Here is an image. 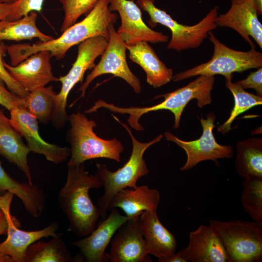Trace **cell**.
<instances>
[{"mask_svg":"<svg viewBox=\"0 0 262 262\" xmlns=\"http://www.w3.org/2000/svg\"><path fill=\"white\" fill-rule=\"evenodd\" d=\"M185 251L189 262H229L221 239L210 225H200L190 233Z\"/></svg>","mask_w":262,"mask_h":262,"instance_id":"19","label":"cell"},{"mask_svg":"<svg viewBox=\"0 0 262 262\" xmlns=\"http://www.w3.org/2000/svg\"><path fill=\"white\" fill-rule=\"evenodd\" d=\"M0 105L10 111L17 107H23L24 100L12 92L0 77Z\"/></svg>","mask_w":262,"mask_h":262,"instance_id":"35","label":"cell"},{"mask_svg":"<svg viewBox=\"0 0 262 262\" xmlns=\"http://www.w3.org/2000/svg\"><path fill=\"white\" fill-rule=\"evenodd\" d=\"M0 262H14L9 256L0 252Z\"/></svg>","mask_w":262,"mask_h":262,"instance_id":"40","label":"cell"},{"mask_svg":"<svg viewBox=\"0 0 262 262\" xmlns=\"http://www.w3.org/2000/svg\"><path fill=\"white\" fill-rule=\"evenodd\" d=\"M56 94L52 85L34 90L23 98V107L41 123L47 124L51 119Z\"/></svg>","mask_w":262,"mask_h":262,"instance_id":"28","label":"cell"},{"mask_svg":"<svg viewBox=\"0 0 262 262\" xmlns=\"http://www.w3.org/2000/svg\"><path fill=\"white\" fill-rule=\"evenodd\" d=\"M62 236L52 237L49 242L39 240L31 244L26 251V262H73Z\"/></svg>","mask_w":262,"mask_h":262,"instance_id":"27","label":"cell"},{"mask_svg":"<svg viewBox=\"0 0 262 262\" xmlns=\"http://www.w3.org/2000/svg\"><path fill=\"white\" fill-rule=\"evenodd\" d=\"M111 262H151L147 252L140 215L131 218L116 231L110 242Z\"/></svg>","mask_w":262,"mask_h":262,"instance_id":"15","label":"cell"},{"mask_svg":"<svg viewBox=\"0 0 262 262\" xmlns=\"http://www.w3.org/2000/svg\"><path fill=\"white\" fill-rule=\"evenodd\" d=\"M9 120L12 126L24 137L31 152L43 155L56 164L66 161L70 148L46 142L39 133L38 120L24 107H17L10 111Z\"/></svg>","mask_w":262,"mask_h":262,"instance_id":"14","label":"cell"},{"mask_svg":"<svg viewBox=\"0 0 262 262\" xmlns=\"http://www.w3.org/2000/svg\"><path fill=\"white\" fill-rule=\"evenodd\" d=\"M129 57L140 66L146 74L147 82L154 88L166 84L172 79L173 71L159 58L148 42L142 41L126 45Z\"/></svg>","mask_w":262,"mask_h":262,"instance_id":"23","label":"cell"},{"mask_svg":"<svg viewBox=\"0 0 262 262\" xmlns=\"http://www.w3.org/2000/svg\"><path fill=\"white\" fill-rule=\"evenodd\" d=\"M111 210L108 216L98 222L89 234L71 243L79 250L73 262H109V255L105 251L108 246L117 229L131 218L120 214L117 208Z\"/></svg>","mask_w":262,"mask_h":262,"instance_id":"12","label":"cell"},{"mask_svg":"<svg viewBox=\"0 0 262 262\" xmlns=\"http://www.w3.org/2000/svg\"><path fill=\"white\" fill-rule=\"evenodd\" d=\"M160 202L159 192L150 189L147 185H141L134 188H124L113 197L108 211L120 208L129 217L140 215L143 212L156 210Z\"/></svg>","mask_w":262,"mask_h":262,"instance_id":"22","label":"cell"},{"mask_svg":"<svg viewBox=\"0 0 262 262\" xmlns=\"http://www.w3.org/2000/svg\"><path fill=\"white\" fill-rule=\"evenodd\" d=\"M98 0H59L64 13L61 28L63 33L75 23L83 15H87L95 6Z\"/></svg>","mask_w":262,"mask_h":262,"instance_id":"31","label":"cell"},{"mask_svg":"<svg viewBox=\"0 0 262 262\" xmlns=\"http://www.w3.org/2000/svg\"><path fill=\"white\" fill-rule=\"evenodd\" d=\"M18 0H0V2L6 3H13Z\"/></svg>","mask_w":262,"mask_h":262,"instance_id":"41","label":"cell"},{"mask_svg":"<svg viewBox=\"0 0 262 262\" xmlns=\"http://www.w3.org/2000/svg\"><path fill=\"white\" fill-rule=\"evenodd\" d=\"M12 3H6L0 2V21L6 19L11 8Z\"/></svg>","mask_w":262,"mask_h":262,"instance_id":"38","label":"cell"},{"mask_svg":"<svg viewBox=\"0 0 262 262\" xmlns=\"http://www.w3.org/2000/svg\"><path fill=\"white\" fill-rule=\"evenodd\" d=\"M215 80L214 76H198L194 81L170 93L157 96L155 98L163 97L164 100L160 103L150 107H119L103 100L99 101L98 106L100 108H105L113 112L128 114V124L137 131L144 130L143 126L139 122L142 115L151 112L168 110L174 116L173 128L177 129L180 126L181 115L189 101L196 99L197 105L200 108L211 103V92Z\"/></svg>","mask_w":262,"mask_h":262,"instance_id":"3","label":"cell"},{"mask_svg":"<svg viewBox=\"0 0 262 262\" xmlns=\"http://www.w3.org/2000/svg\"><path fill=\"white\" fill-rule=\"evenodd\" d=\"M209 39L213 46L212 58L201 64L173 76L174 82H179L193 77L204 75L213 76L219 74L225 77L232 76L235 72L258 68L262 66V53L251 48L247 51L233 49L221 42L212 31Z\"/></svg>","mask_w":262,"mask_h":262,"instance_id":"7","label":"cell"},{"mask_svg":"<svg viewBox=\"0 0 262 262\" xmlns=\"http://www.w3.org/2000/svg\"><path fill=\"white\" fill-rule=\"evenodd\" d=\"M44 0H18L12 3L5 20L14 21L22 18L31 12H41Z\"/></svg>","mask_w":262,"mask_h":262,"instance_id":"32","label":"cell"},{"mask_svg":"<svg viewBox=\"0 0 262 262\" xmlns=\"http://www.w3.org/2000/svg\"><path fill=\"white\" fill-rule=\"evenodd\" d=\"M49 51L33 53L18 65L13 66L3 62L12 77L26 91L30 92L46 86L51 82H58L53 74Z\"/></svg>","mask_w":262,"mask_h":262,"instance_id":"16","label":"cell"},{"mask_svg":"<svg viewBox=\"0 0 262 262\" xmlns=\"http://www.w3.org/2000/svg\"><path fill=\"white\" fill-rule=\"evenodd\" d=\"M67 166L66 180L59 191L58 203L68 221V230L84 237L95 229L100 216L89 191L102 187V183L97 173L92 175L86 170L84 163Z\"/></svg>","mask_w":262,"mask_h":262,"instance_id":"2","label":"cell"},{"mask_svg":"<svg viewBox=\"0 0 262 262\" xmlns=\"http://www.w3.org/2000/svg\"><path fill=\"white\" fill-rule=\"evenodd\" d=\"M138 6L147 12L150 16L148 23L152 27L160 24L168 28L171 38L167 49L180 51L196 49L208 36V33L217 26L215 20L218 16V7H213L196 24L189 26L179 23L165 11L157 8L155 0H136Z\"/></svg>","mask_w":262,"mask_h":262,"instance_id":"8","label":"cell"},{"mask_svg":"<svg viewBox=\"0 0 262 262\" xmlns=\"http://www.w3.org/2000/svg\"><path fill=\"white\" fill-rule=\"evenodd\" d=\"M7 52V46L0 42V77L4 81L7 88L13 93L24 98L29 92L24 90L10 75L4 66L3 57Z\"/></svg>","mask_w":262,"mask_h":262,"instance_id":"33","label":"cell"},{"mask_svg":"<svg viewBox=\"0 0 262 262\" xmlns=\"http://www.w3.org/2000/svg\"><path fill=\"white\" fill-rule=\"evenodd\" d=\"M10 192L22 201L25 210L34 218L42 214L45 205L44 191L38 186L20 182L11 177L0 162V196Z\"/></svg>","mask_w":262,"mask_h":262,"instance_id":"24","label":"cell"},{"mask_svg":"<svg viewBox=\"0 0 262 262\" xmlns=\"http://www.w3.org/2000/svg\"><path fill=\"white\" fill-rule=\"evenodd\" d=\"M221 239L229 262L262 261V223L255 221L210 219Z\"/></svg>","mask_w":262,"mask_h":262,"instance_id":"6","label":"cell"},{"mask_svg":"<svg viewBox=\"0 0 262 262\" xmlns=\"http://www.w3.org/2000/svg\"><path fill=\"white\" fill-rule=\"evenodd\" d=\"M109 39L101 54L100 61L88 74L85 82L78 89L81 97H84L86 89L95 79L103 74H111L125 81L136 94L141 91L139 79L132 72L126 60V45L115 29L113 23L109 24Z\"/></svg>","mask_w":262,"mask_h":262,"instance_id":"11","label":"cell"},{"mask_svg":"<svg viewBox=\"0 0 262 262\" xmlns=\"http://www.w3.org/2000/svg\"><path fill=\"white\" fill-rule=\"evenodd\" d=\"M231 5L225 14L218 15L215 23L217 27H227L238 33L251 48H255L250 37L262 49V24L256 9L243 0H230Z\"/></svg>","mask_w":262,"mask_h":262,"instance_id":"17","label":"cell"},{"mask_svg":"<svg viewBox=\"0 0 262 262\" xmlns=\"http://www.w3.org/2000/svg\"><path fill=\"white\" fill-rule=\"evenodd\" d=\"M31 152L19 133L11 124L9 118L0 108V155L23 172L33 184L28 156Z\"/></svg>","mask_w":262,"mask_h":262,"instance_id":"21","label":"cell"},{"mask_svg":"<svg viewBox=\"0 0 262 262\" xmlns=\"http://www.w3.org/2000/svg\"><path fill=\"white\" fill-rule=\"evenodd\" d=\"M242 205L253 221L262 223V178L244 179Z\"/></svg>","mask_w":262,"mask_h":262,"instance_id":"30","label":"cell"},{"mask_svg":"<svg viewBox=\"0 0 262 262\" xmlns=\"http://www.w3.org/2000/svg\"><path fill=\"white\" fill-rule=\"evenodd\" d=\"M68 122L70 127L66 136L70 145V154L67 165H78L97 158L120 162L123 145L115 138L105 140L98 137L94 131L97 127L95 121L78 112L69 115Z\"/></svg>","mask_w":262,"mask_h":262,"instance_id":"5","label":"cell"},{"mask_svg":"<svg viewBox=\"0 0 262 262\" xmlns=\"http://www.w3.org/2000/svg\"><path fill=\"white\" fill-rule=\"evenodd\" d=\"M215 116L212 113L207 114L206 118L200 119L202 133L197 139L186 141L178 138L169 131L164 133L165 139L176 143L185 152L187 159L180 170L187 171L195 167L200 162L211 160L216 162L219 159H229L233 155L232 147L230 145H222L215 140L213 133Z\"/></svg>","mask_w":262,"mask_h":262,"instance_id":"10","label":"cell"},{"mask_svg":"<svg viewBox=\"0 0 262 262\" xmlns=\"http://www.w3.org/2000/svg\"><path fill=\"white\" fill-rule=\"evenodd\" d=\"M109 6V0H98L83 19L71 26L57 38L32 45L25 43L7 46L11 65L16 66L33 54L43 50L49 51L51 57L61 60L71 47L95 36H102L109 40V25L115 23L118 17Z\"/></svg>","mask_w":262,"mask_h":262,"instance_id":"1","label":"cell"},{"mask_svg":"<svg viewBox=\"0 0 262 262\" xmlns=\"http://www.w3.org/2000/svg\"><path fill=\"white\" fill-rule=\"evenodd\" d=\"M111 11H117L121 25L117 32L126 45L139 42L151 43L167 42L169 36L148 27L144 22L141 8L133 0H109Z\"/></svg>","mask_w":262,"mask_h":262,"instance_id":"13","label":"cell"},{"mask_svg":"<svg viewBox=\"0 0 262 262\" xmlns=\"http://www.w3.org/2000/svg\"><path fill=\"white\" fill-rule=\"evenodd\" d=\"M15 195L11 192H6L0 196V236L7 235L11 204Z\"/></svg>","mask_w":262,"mask_h":262,"instance_id":"34","label":"cell"},{"mask_svg":"<svg viewBox=\"0 0 262 262\" xmlns=\"http://www.w3.org/2000/svg\"><path fill=\"white\" fill-rule=\"evenodd\" d=\"M186 257L185 248L181 249L179 252L175 253L167 258L164 262H188Z\"/></svg>","mask_w":262,"mask_h":262,"instance_id":"37","label":"cell"},{"mask_svg":"<svg viewBox=\"0 0 262 262\" xmlns=\"http://www.w3.org/2000/svg\"><path fill=\"white\" fill-rule=\"evenodd\" d=\"M225 85L232 93L234 105L229 116L218 127L219 132L225 135L231 130V125L237 116L254 106L262 105V97L249 93L232 82V76L225 77Z\"/></svg>","mask_w":262,"mask_h":262,"instance_id":"29","label":"cell"},{"mask_svg":"<svg viewBox=\"0 0 262 262\" xmlns=\"http://www.w3.org/2000/svg\"><path fill=\"white\" fill-rule=\"evenodd\" d=\"M112 115L129 133L131 137L132 148L128 161L115 171L109 170L105 164H96V173L99 176L104 188L102 196L98 198L97 201L100 215L103 218L105 217L110 201L116 193L124 188L136 187L138 180L149 173V169L144 159V154L148 147L159 142L163 137V134H160L150 142H140L134 137L127 125L122 123L115 115Z\"/></svg>","mask_w":262,"mask_h":262,"instance_id":"4","label":"cell"},{"mask_svg":"<svg viewBox=\"0 0 262 262\" xmlns=\"http://www.w3.org/2000/svg\"><path fill=\"white\" fill-rule=\"evenodd\" d=\"M108 40L102 36L87 39L80 43L78 47L77 58L68 72L60 76L58 82L62 83L60 92L54 97V106L51 121L56 129L63 128L68 122L69 115L66 113V106L69 94L79 82L82 83L87 70L96 66V59L103 53Z\"/></svg>","mask_w":262,"mask_h":262,"instance_id":"9","label":"cell"},{"mask_svg":"<svg viewBox=\"0 0 262 262\" xmlns=\"http://www.w3.org/2000/svg\"><path fill=\"white\" fill-rule=\"evenodd\" d=\"M37 14L33 11L22 18L14 21L3 20L0 21V42L20 41L38 38L46 42L54 38L42 32L37 27Z\"/></svg>","mask_w":262,"mask_h":262,"instance_id":"26","label":"cell"},{"mask_svg":"<svg viewBox=\"0 0 262 262\" xmlns=\"http://www.w3.org/2000/svg\"><path fill=\"white\" fill-rule=\"evenodd\" d=\"M244 89L250 88L254 89L258 96H262V68L250 73L247 77L243 80L234 82Z\"/></svg>","mask_w":262,"mask_h":262,"instance_id":"36","label":"cell"},{"mask_svg":"<svg viewBox=\"0 0 262 262\" xmlns=\"http://www.w3.org/2000/svg\"><path fill=\"white\" fill-rule=\"evenodd\" d=\"M235 168L242 178H262V139L250 138L239 141L236 146Z\"/></svg>","mask_w":262,"mask_h":262,"instance_id":"25","label":"cell"},{"mask_svg":"<svg viewBox=\"0 0 262 262\" xmlns=\"http://www.w3.org/2000/svg\"><path fill=\"white\" fill-rule=\"evenodd\" d=\"M18 220L11 214L7 238L0 243V252L11 257L14 262H26V251L33 243L44 237L62 236L58 232L59 225L54 221L42 229L33 231L22 230Z\"/></svg>","mask_w":262,"mask_h":262,"instance_id":"18","label":"cell"},{"mask_svg":"<svg viewBox=\"0 0 262 262\" xmlns=\"http://www.w3.org/2000/svg\"><path fill=\"white\" fill-rule=\"evenodd\" d=\"M140 219L147 252L157 257L159 262H164L176 252L175 236L161 222L156 210L143 212Z\"/></svg>","mask_w":262,"mask_h":262,"instance_id":"20","label":"cell"},{"mask_svg":"<svg viewBox=\"0 0 262 262\" xmlns=\"http://www.w3.org/2000/svg\"><path fill=\"white\" fill-rule=\"evenodd\" d=\"M250 4L259 15L262 14V0H243Z\"/></svg>","mask_w":262,"mask_h":262,"instance_id":"39","label":"cell"}]
</instances>
